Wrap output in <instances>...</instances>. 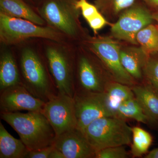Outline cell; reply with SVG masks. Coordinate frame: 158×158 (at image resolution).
<instances>
[{
	"instance_id": "1",
	"label": "cell",
	"mask_w": 158,
	"mask_h": 158,
	"mask_svg": "<svg viewBox=\"0 0 158 158\" xmlns=\"http://www.w3.org/2000/svg\"><path fill=\"white\" fill-rule=\"evenodd\" d=\"M1 118L18 133L29 150H38L53 144L56 133L42 112L1 113Z\"/></svg>"
},
{
	"instance_id": "2",
	"label": "cell",
	"mask_w": 158,
	"mask_h": 158,
	"mask_svg": "<svg viewBox=\"0 0 158 158\" xmlns=\"http://www.w3.org/2000/svg\"><path fill=\"white\" fill-rule=\"evenodd\" d=\"M83 134L96 152L106 148L129 145L132 142V128L126 120L117 116L94 120Z\"/></svg>"
},
{
	"instance_id": "3",
	"label": "cell",
	"mask_w": 158,
	"mask_h": 158,
	"mask_svg": "<svg viewBox=\"0 0 158 158\" xmlns=\"http://www.w3.org/2000/svg\"><path fill=\"white\" fill-rule=\"evenodd\" d=\"M23 85L34 96L46 102L57 95L58 90L45 65L34 51H23L20 61Z\"/></svg>"
},
{
	"instance_id": "4",
	"label": "cell",
	"mask_w": 158,
	"mask_h": 158,
	"mask_svg": "<svg viewBox=\"0 0 158 158\" xmlns=\"http://www.w3.org/2000/svg\"><path fill=\"white\" fill-rule=\"evenodd\" d=\"M44 38L59 41L61 35L50 27L38 25L30 21L11 17L0 12V38L6 44H16L29 38Z\"/></svg>"
},
{
	"instance_id": "5",
	"label": "cell",
	"mask_w": 158,
	"mask_h": 158,
	"mask_svg": "<svg viewBox=\"0 0 158 158\" xmlns=\"http://www.w3.org/2000/svg\"><path fill=\"white\" fill-rule=\"evenodd\" d=\"M42 113L48 119L56 136L77 128L73 97L58 93L45 103Z\"/></svg>"
},
{
	"instance_id": "6",
	"label": "cell",
	"mask_w": 158,
	"mask_h": 158,
	"mask_svg": "<svg viewBox=\"0 0 158 158\" xmlns=\"http://www.w3.org/2000/svg\"><path fill=\"white\" fill-rule=\"evenodd\" d=\"M77 129L83 133L87 127L98 118L116 116L108 106L103 92H76L74 96Z\"/></svg>"
},
{
	"instance_id": "7",
	"label": "cell",
	"mask_w": 158,
	"mask_h": 158,
	"mask_svg": "<svg viewBox=\"0 0 158 158\" xmlns=\"http://www.w3.org/2000/svg\"><path fill=\"white\" fill-rule=\"evenodd\" d=\"M91 48L108 69L115 81L132 87L134 78L123 68L120 58V49L117 43L108 37L94 38Z\"/></svg>"
},
{
	"instance_id": "8",
	"label": "cell",
	"mask_w": 158,
	"mask_h": 158,
	"mask_svg": "<svg viewBox=\"0 0 158 158\" xmlns=\"http://www.w3.org/2000/svg\"><path fill=\"white\" fill-rule=\"evenodd\" d=\"M77 9L66 0H48L40 14L49 24L66 35L74 36L77 32Z\"/></svg>"
},
{
	"instance_id": "9",
	"label": "cell",
	"mask_w": 158,
	"mask_h": 158,
	"mask_svg": "<svg viewBox=\"0 0 158 158\" xmlns=\"http://www.w3.org/2000/svg\"><path fill=\"white\" fill-rule=\"evenodd\" d=\"M152 15L141 6L131 7L124 11L112 26L111 33L117 39L138 44L136 36L142 29L151 24Z\"/></svg>"
},
{
	"instance_id": "10",
	"label": "cell",
	"mask_w": 158,
	"mask_h": 158,
	"mask_svg": "<svg viewBox=\"0 0 158 158\" xmlns=\"http://www.w3.org/2000/svg\"><path fill=\"white\" fill-rule=\"evenodd\" d=\"M46 56L49 70L58 93L73 98L76 86L70 60L64 53L55 47H47Z\"/></svg>"
},
{
	"instance_id": "11",
	"label": "cell",
	"mask_w": 158,
	"mask_h": 158,
	"mask_svg": "<svg viewBox=\"0 0 158 158\" xmlns=\"http://www.w3.org/2000/svg\"><path fill=\"white\" fill-rule=\"evenodd\" d=\"M1 113H15L21 111L42 112L45 102L34 96L20 84L1 91Z\"/></svg>"
},
{
	"instance_id": "12",
	"label": "cell",
	"mask_w": 158,
	"mask_h": 158,
	"mask_svg": "<svg viewBox=\"0 0 158 158\" xmlns=\"http://www.w3.org/2000/svg\"><path fill=\"white\" fill-rule=\"evenodd\" d=\"M53 145L65 158H94L96 153L83 133L77 128L57 136Z\"/></svg>"
},
{
	"instance_id": "13",
	"label": "cell",
	"mask_w": 158,
	"mask_h": 158,
	"mask_svg": "<svg viewBox=\"0 0 158 158\" xmlns=\"http://www.w3.org/2000/svg\"><path fill=\"white\" fill-rule=\"evenodd\" d=\"M98 67L90 59L82 56L78 63V77L80 90L76 92L101 93L108 83H105Z\"/></svg>"
},
{
	"instance_id": "14",
	"label": "cell",
	"mask_w": 158,
	"mask_h": 158,
	"mask_svg": "<svg viewBox=\"0 0 158 158\" xmlns=\"http://www.w3.org/2000/svg\"><path fill=\"white\" fill-rule=\"evenodd\" d=\"M131 88L149 121H158V91L150 84L135 85Z\"/></svg>"
},
{
	"instance_id": "15",
	"label": "cell",
	"mask_w": 158,
	"mask_h": 158,
	"mask_svg": "<svg viewBox=\"0 0 158 158\" xmlns=\"http://www.w3.org/2000/svg\"><path fill=\"white\" fill-rule=\"evenodd\" d=\"M144 51L138 48H128L120 51V61L123 68L134 79L140 80L148 57Z\"/></svg>"
},
{
	"instance_id": "16",
	"label": "cell",
	"mask_w": 158,
	"mask_h": 158,
	"mask_svg": "<svg viewBox=\"0 0 158 158\" xmlns=\"http://www.w3.org/2000/svg\"><path fill=\"white\" fill-rule=\"evenodd\" d=\"M20 84L22 81L15 59L11 53L5 52L0 59V92Z\"/></svg>"
},
{
	"instance_id": "17",
	"label": "cell",
	"mask_w": 158,
	"mask_h": 158,
	"mask_svg": "<svg viewBox=\"0 0 158 158\" xmlns=\"http://www.w3.org/2000/svg\"><path fill=\"white\" fill-rule=\"evenodd\" d=\"M29 151L21 139L13 137L0 122V158H26Z\"/></svg>"
},
{
	"instance_id": "18",
	"label": "cell",
	"mask_w": 158,
	"mask_h": 158,
	"mask_svg": "<svg viewBox=\"0 0 158 158\" xmlns=\"http://www.w3.org/2000/svg\"><path fill=\"white\" fill-rule=\"evenodd\" d=\"M1 12L11 17L27 20L42 26L44 21L22 0H0Z\"/></svg>"
},
{
	"instance_id": "19",
	"label": "cell",
	"mask_w": 158,
	"mask_h": 158,
	"mask_svg": "<svg viewBox=\"0 0 158 158\" xmlns=\"http://www.w3.org/2000/svg\"><path fill=\"white\" fill-rule=\"evenodd\" d=\"M103 93L108 106L115 116L117 108L122 103L135 97L131 87L116 81L108 83Z\"/></svg>"
},
{
	"instance_id": "20",
	"label": "cell",
	"mask_w": 158,
	"mask_h": 158,
	"mask_svg": "<svg viewBox=\"0 0 158 158\" xmlns=\"http://www.w3.org/2000/svg\"><path fill=\"white\" fill-rule=\"evenodd\" d=\"M116 116L125 120L133 119L142 123H146L149 121L135 97L122 103L116 110Z\"/></svg>"
},
{
	"instance_id": "21",
	"label": "cell",
	"mask_w": 158,
	"mask_h": 158,
	"mask_svg": "<svg viewBox=\"0 0 158 158\" xmlns=\"http://www.w3.org/2000/svg\"><path fill=\"white\" fill-rule=\"evenodd\" d=\"M131 153L135 157H140L147 152L152 143L151 134L142 128H132Z\"/></svg>"
},
{
	"instance_id": "22",
	"label": "cell",
	"mask_w": 158,
	"mask_h": 158,
	"mask_svg": "<svg viewBox=\"0 0 158 158\" xmlns=\"http://www.w3.org/2000/svg\"><path fill=\"white\" fill-rule=\"evenodd\" d=\"M136 40L148 56L158 53V30L156 26L150 24L142 29L137 34Z\"/></svg>"
},
{
	"instance_id": "23",
	"label": "cell",
	"mask_w": 158,
	"mask_h": 158,
	"mask_svg": "<svg viewBox=\"0 0 158 158\" xmlns=\"http://www.w3.org/2000/svg\"><path fill=\"white\" fill-rule=\"evenodd\" d=\"M143 71L150 84L158 92V58H148Z\"/></svg>"
},
{
	"instance_id": "24",
	"label": "cell",
	"mask_w": 158,
	"mask_h": 158,
	"mask_svg": "<svg viewBox=\"0 0 158 158\" xmlns=\"http://www.w3.org/2000/svg\"><path fill=\"white\" fill-rule=\"evenodd\" d=\"M128 153L124 146H114L104 148L95 153L94 158H127Z\"/></svg>"
},
{
	"instance_id": "25",
	"label": "cell",
	"mask_w": 158,
	"mask_h": 158,
	"mask_svg": "<svg viewBox=\"0 0 158 158\" xmlns=\"http://www.w3.org/2000/svg\"><path fill=\"white\" fill-rule=\"evenodd\" d=\"M74 5L76 9L81 10L83 17L87 21L99 13L96 7L88 3L87 0H78Z\"/></svg>"
},
{
	"instance_id": "26",
	"label": "cell",
	"mask_w": 158,
	"mask_h": 158,
	"mask_svg": "<svg viewBox=\"0 0 158 158\" xmlns=\"http://www.w3.org/2000/svg\"><path fill=\"white\" fill-rule=\"evenodd\" d=\"M87 22L95 33L107 24V22L100 13L91 18L87 21Z\"/></svg>"
},
{
	"instance_id": "27",
	"label": "cell",
	"mask_w": 158,
	"mask_h": 158,
	"mask_svg": "<svg viewBox=\"0 0 158 158\" xmlns=\"http://www.w3.org/2000/svg\"><path fill=\"white\" fill-rule=\"evenodd\" d=\"M135 0H110V5L114 13H118L129 8Z\"/></svg>"
},
{
	"instance_id": "28",
	"label": "cell",
	"mask_w": 158,
	"mask_h": 158,
	"mask_svg": "<svg viewBox=\"0 0 158 158\" xmlns=\"http://www.w3.org/2000/svg\"><path fill=\"white\" fill-rule=\"evenodd\" d=\"M53 148V145H52L38 150L29 151L26 158H49Z\"/></svg>"
},
{
	"instance_id": "29",
	"label": "cell",
	"mask_w": 158,
	"mask_h": 158,
	"mask_svg": "<svg viewBox=\"0 0 158 158\" xmlns=\"http://www.w3.org/2000/svg\"><path fill=\"white\" fill-rule=\"evenodd\" d=\"M49 158H65V157L62 153L59 151L58 150L56 149L54 146L53 149L50 154Z\"/></svg>"
},
{
	"instance_id": "30",
	"label": "cell",
	"mask_w": 158,
	"mask_h": 158,
	"mask_svg": "<svg viewBox=\"0 0 158 158\" xmlns=\"http://www.w3.org/2000/svg\"><path fill=\"white\" fill-rule=\"evenodd\" d=\"M144 158H158V147L151 151L145 156V157H144Z\"/></svg>"
},
{
	"instance_id": "31",
	"label": "cell",
	"mask_w": 158,
	"mask_h": 158,
	"mask_svg": "<svg viewBox=\"0 0 158 158\" xmlns=\"http://www.w3.org/2000/svg\"><path fill=\"white\" fill-rule=\"evenodd\" d=\"M144 1L151 6L158 7V0H144Z\"/></svg>"
},
{
	"instance_id": "32",
	"label": "cell",
	"mask_w": 158,
	"mask_h": 158,
	"mask_svg": "<svg viewBox=\"0 0 158 158\" xmlns=\"http://www.w3.org/2000/svg\"><path fill=\"white\" fill-rule=\"evenodd\" d=\"M152 17L153 19L155 20L158 23V11L152 14Z\"/></svg>"
},
{
	"instance_id": "33",
	"label": "cell",
	"mask_w": 158,
	"mask_h": 158,
	"mask_svg": "<svg viewBox=\"0 0 158 158\" xmlns=\"http://www.w3.org/2000/svg\"><path fill=\"white\" fill-rule=\"evenodd\" d=\"M156 27H157V28L158 30V25L156 26Z\"/></svg>"
}]
</instances>
